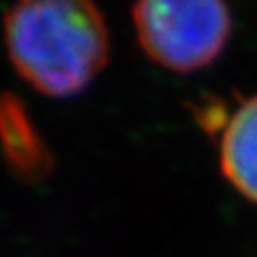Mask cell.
<instances>
[{"label": "cell", "mask_w": 257, "mask_h": 257, "mask_svg": "<svg viewBox=\"0 0 257 257\" xmlns=\"http://www.w3.org/2000/svg\"><path fill=\"white\" fill-rule=\"evenodd\" d=\"M4 27L18 73L46 95L80 92L107 63V25L90 2H21L6 14Z\"/></svg>", "instance_id": "6da1fadb"}, {"label": "cell", "mask_w": 257, "mask_h": 257, "mask_svg": "<svg viewBox=\"0 0 257 257\" xmlns=\"http://www.w3.org/2000/svg\"><path fill=\"white\" fill-rule=\"evenodd\" d=\"M145 54L175 73L211 65L232 33V16L219 0H149L132 10Z\"/></svg>", "instance_id": "7a4b0ae2"}, {"label": "cell", "mask_w": 257, "mask_h": 257, "mask_svg": "<svg viewBox=\"0 0 257 257\" xmlns=\"http://www.w3.org/2000/svg\"><path fill=\"white\" fill-rule=\"evenodd\" d=\"M219 164L225 179L257 204V95L242 103L225 124Z\"/></svg>", "instance_id": "3957f363"}, {"label": "cell", "mask_w": 257, "mask_h": 257, "mask_svg": "<svg viewBox=\"0 0 257 257\" xmlns=\"http://www.w3.org/2000/svg\"><path fill=\"white\" fill-rule=\"evenodd\" d=\"M0 141L10 164L27 179H37L50 168V156L29 122L21 103L10 95H0Z\"/></svg>", "instance_id": "277c9868"}]
</instances>
